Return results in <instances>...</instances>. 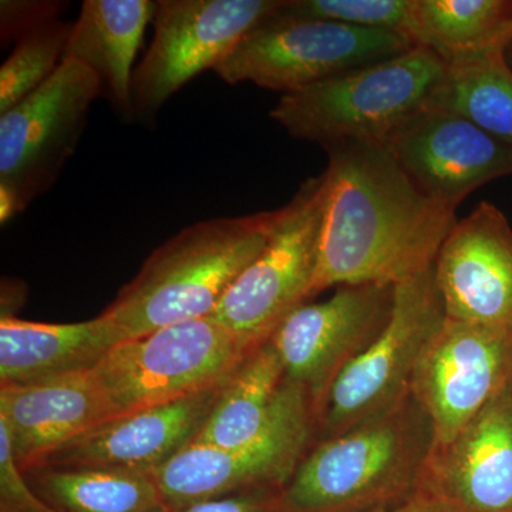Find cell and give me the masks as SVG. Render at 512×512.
Returning <instances> with one entry per match:
<instances>
[{
  "label": "cell",
  "mask_w": 512,
  "mask_h": 512,
  "mask_svg": "<svg viewBox=\"0 0 512 512\" xmlns=\"http://www.w3.org/2000/svg\"><path fill=\"white\" fill-rule=\"evenodd\" d=\"M316 417L308 392L285 382L258 437L234 448L191 443L157 468L165 505H183L224 495L285 488L315 443Z\"/></svg>",
  "instance_id": "cell-9"
},
{
  "label": "cell",
  "mask_w": 512,
  "mask_h": 512,
  "mask_svg": "<svg viewBox=\"0 0 512 512\" xmlns=\"http://www.w3.org/2000/svg\"><path fill=\"white\" fill-rule=\"evenodd\" d=\"M72 26L49 20L18 39L0 69V114L36 92L62 63Z\"/></svg>",
  "instance_id": "cell-25"
},
{
  "label": "cell",
  "mask_w": 512,
  "mask_h": 512,
  "mask_svg": "<svg viewBox=\"0 0 512 512\" xmlns=\"http://www.w3.org/2000/svg\"><path fill=\"white\" fill-rule=\"evenodd\" d=\"M447 63L414 46L383 62L284 94L269 116L299 140L323 148L348 141L386 143L404 121L429 106Z\"/></svg>",
  "instance_id": "cell-4"
},
{
  "label": "cell",
  "mask_w": 512,
  "mask_h": 512,
  "mask_svg": "<svg viewBox=\"0 0 512 512\" xmlns=\"http://www.w3.org/2000/svg\"><path fill=\"white\" fill-rule=\"evenodd\" d=\"M109 419L113 413L93 369L45 382L0 386V421L23 471Z\"/></svg>",
  "instance_id": "cell-18"
},
{
  "label": "cell",
  "mask_w": 512,
  "mask_h": 512,
  "mask_svg": "<svg viewBox=\"0 0 512 512\" xmlns=\"http://www.w3.org/2000/svg\"><path fill=\"white\" fill-rule=\"evenodd\" d=\"M103 315L77 323L0 319V386H20L87 372L123 342Z\"/></svg>",
  "instance_id": "cell-19"
},
{
  "label": "cell",
  "mask_w": 512,
  "mask_h": 512,
  "mask_svg": "<svg viewBox=\"0 0 512 512\" xmlns=\"http://www.w3.org/2000/svg\"><path fill=\"white\" fill-rule=\"evenodd\" d=\"M323 150L329 163L315 295L333 286H394L433 268L456 210L421 194L383 144Z\"/></svg>",
  "instance_id": "cell-1"
},
{
  "label": "cell",
  "mask_w": 512,
  "mask_h": 512,
  "mask_svg": "<svg viewBox=\"0 0 512 512\" xmlns=\"http://www.w3.org/2000/svg\"><path fill=\"white\" fill-rule=\"evenodd\" d=\"M430 200L457 210L471 192L512 177V151L454 111H417L383 144Z\"/></svg>",
  "instance_id": "cell-14"
},
{
  "label": "cell",
  "mask_w": 512,
  "mask_h": 512,
  "mask_svg": "<svg viewBox=\"0 0 512 512\" xmlns=\"http://www.w3.org/2000/svg\"><path fill=\"white\" fill-rule=\"evenodd\" d=\"M284 208L190 225L153 252L101 312L123 339L208 318L261 254Z\"/></svg>",
  "instance_id": "cell-3"
},
{
  "label": "cell",
  "mask_w": 512,
  "mask_h": 512,
  "mask_svg": "<svg viewBox=\"0 0 512 512\" xmlns=\"http://www.w3.org/2000/svg\"><path fill=\"white\" fill-rule=\"evenodd\" d=\"M447 319L512 328V227L483 201L448 232L434 262Z\"/></svg>",
  "instance_id": "cell-16"
},
{
  "label": "cell",
  "mask_w": 512,
  "mask_h": 512,
  "mask_svg": "<svg viewBox=\"0 0 512 512\" xmlns=\"http://www.w3.org/2000/svg\"><path fill=\"white\" fill-rule=\"evenodd\" d=\"M285 383L281 357L265 340L249 350L225 384L217 406L194 443L234 448L259 436Z\"/></svg>",
  "instance_id": "cell-22"
},
{
  "label": "cell",
  "mask_w": 512,
  "mask_h": 512,
  "mask_svg": "<svg viewBox=\"0 0 512 512\" xmlns=\"http://www.w3.org/2000/svg\"><path fill=\"white\" fill-rule=\"evenodd\" d=\"M436 447L430 417L410 396L389 412L315 441L285 485L293 512H367L424 491Z\"/></svg>",
  "instance_id": "cell-2"
},
{
  "label": "cell",
  "mask_w": 512,
  "mask_h": 512,
  "mask_svg": "<svg viewBox=\"0 0 512 512\" xmlns=\"http://www.w3.org/2000/svg\"><path fill=\"white\" fill-rule=\"evenodd\" d=\"M412 8L413 0H288L282 12L404 35Z\"/></svg>",
  "instance_id": "cell-26"
},
{
  "label": "cell",
  "mask_w": 512,
  "mask_h": 512,
  "mask_svg": "<svg viewBox=\"0 0 512 512\" xmlns=\"http://www.w3.org/2000/svg\"><path fill=\"white\" fill-rule=\"evenodd\" d=\"M430 104L467 117L512 151V67L504 49L447 63Z\"/></svg>",
  "instance_id": "cell-24"
},
{
  "label": "cell",
  "mask_w": 512,
  "mask_h": 512,
  "mask_svg": "<svg viewBox=\"0 0 512 512\" xmlns=\"http://www.w3.org/2000/svg\"><path fill=\"white\" fill-rule=\"evenodd\" d=\"M282 5L249 30L215 67L225 83L249 82L295 93L416 46L402 33L288 15Z\"/></svg>",
  "instance_id": "cell-5"
},
{
  "label": "cell",
  "mask_w": 512,
  "mask_h": 512,
  "mask_svg": "<svg viewBox=\"0 0 512 512\" xmlns=\"http://www.w3.org/2000/svg\"><path fill=\"white\" fill-rule=\"evenodd\" d=\"M512 384V328L446 319L421 357L412 396L443 446Z\"/></svg>",
  "instance_id": "cell-13"
},
{
  "label": "cell",
  "mask_w": 512,
  "mask_h": 512,
  "mask_svg": "<svg viewBox=\"0 0 512 512\" xmlns=\"http://www.w3.org/2000/svg\"><path fill=\"white\" fill-rule=\"evenodd\" d=\"M446 319L434 266L394 285L386 328L333 382L316 419L315 441L406 402L421 357Z\"/></svg>",
  "instance_id": "cell-7"
},
{
  "label": "cell",
  "mask_w": 512,
  "mask_h": 512,
  "mask_svg": "<svg viewBox=\"0 0 512 512\" xmlns=\"http://www.w3.org/2000/svg\"><path fill=\"white\" fill-rule=\"evenodd\" d=\"M404 35L446 63L505 50L512 40V0H413Z\"/></svg>",
  "instance_id": "cell-21"
},
{
  "label": "cell",
  "mask_w": 512,
  "mask_h": 512,
  "mask_svg": "<svg viewBox=\"0 0 512 512\" xmlns=\"http://www.w3.org/2000/svg\"><path fill=\"white\" fill-rule=\"evenodd\" d=\"M59 10L52 2H2V37H22L29 30L56 19Z\"/></svg>",
  "instance_id": "cell-29"
},
{
  "label": "cell",
  "mask_w": 512,
  "mask_h": 512,
  "mask_svg": "<svg viewBox=\"0 0 512 512\" xmlns=\"http://www.w3.org/2000/svg\"><path fill=\"white\" fill-rule=\"evenodd\" d=\"M0 512H59L30 487L13 454L12 441L0 421Z\"/></svg>",
  "instance_id": "cell-27"
},
{
  "label": "cell",
  "mask_w": 512,
  "mask_h": 512,
  "mask_svg": "<svg viewBox=\"0 0 512 512\" xmlns=\"http://www.w3.org/2000/svg\"><path fill=\"white\" fill-rule=\"evenodd\" d=\"M156 512H293L286 504L284 488H259L210 498L197 503L163 505Z\"/></svg>",
  "instance_id": "cell-28"
},
{
  "label": "cell",
  "mask_w": 512,
  "mask_h": 512,
  "mask_svg": "<svg viewBox=\"0 0 512 512\" xmlns=\"http://www.w3.org/2000/svg\"><path fill=\"white\" fill-rule=\"evenodd\" d=\"M23 473L36 494L59 512H156L164 505L153 473L70 467Z\"/></svg>",
  "instance_id": "cell-23"
},
{
  "label": "cell",
  "mask_w": 512,
  "mask_h": 512,
  "mask_svg": "<svg viewBox=\"0 0 512 512\" xmlns=\"http://www.w3.org/2000/svg\"><path fill=\"white\" fill-rule=\"evenodd\" d=\"M505 59H507L508 64L512 67V40L508 43L507 47L504 50Z\"/></svg>",
  "instance_id": "cell-31"
},
{
  "label": "cell",
  "mask_w": 512,
  "mask_h": 512,
  "mask_svg": "<svg viewBox=\"0 0 512 512\" xmlns=\"http://www.w3.org/2000/svg\"><path fill=\"white\" fill-rule=\"evenodd\" d=\"M101 79L64 59L36 92L0 114V217L5 224L52 188L73 156Z\"/></svg>",
  "instance_id": "cell-8"
},
{
  "label": "cell",
  "mask_w": 512,
  "mask_h": 512,
  "mask_svg": "<svg viewBox=\"0 0 512 512\" xmlns=\"http://www.w3.org/2000/svg\"><path fill=\"white\" fill-rule=\"evenodd\" d=\"M156 5V35L131 87L133 111L141 119L156 116L184 84L214 70L282 0H161Z\"/></svg>",
  "instance_id": "cell-11"
},
{
  "label": "cell",
  "mask_w": 512,
  "mask_h": 512,
  "mask_svg": "<svg viewBox=\"0 0 512 512\" xmlns=\"http://www.w3.org/2000/svg\"><path fill=\"white\" fill-rule=\"evenodd\" d=\"M424 491L456 512H512V384L434 447Z\"/></svg>",
  "instance_id": "cell-17"
},
{
  "label": "cell",
  "mask_w": 512,
  "mask_h": 512,
  "mask_svg": "<svg viewBox=\"0 0 512 512\" xmlns=\"http://www.w3.org/2000/svg\"><path fill=\"white\" fill-rule=\"evenodd\" d=\"M156 6L148 0H86L64 50L63 60H77L100 77L124 116L134 114L133 63Z\"/></svg>",
  "instance_id": "cell-20"
},
{
  "label": "cell",
  "mask_w": 512,
  "mask_h": 512,
  "mask_svg": "<svg viewBox=\"0 0 512 512\" xmlns=\"http://www.w3.org/2000/svg\"><path fill=\"white\" fill-rule=\"evenodd\" d=\"M394 286H340L326 301L303 303L272 333L285 382L308 392L320 409L340 373L383 332L392 315Z\"/></svg>",
  "instance_id": "cell-12"
},
{
  "label": "cell",
  "mask_w": 512,
  "mask_h": 512,
  "mask_svg": "<svg viewBox=\"0 0 512 512\" xmlns=\"http://www.w3.org/2000/svg\"><path fill=\"white\" fill-rule=\"evenodd\" d=\"M228 379L184 399L103 421L56 447L30 468H110L154 473L194 443Z\"/></svg>",
  "instance_id": "cell-15"
},
{
  "label": "cell",
  "mask_w": 512,
  "mask_h": 512,
  "mask_svg": "<svg viewBox=\"0 0 512 512\" xmlns=\"http://www.w3.org/2000/svg\"><path fill=\"white\" fill-rule=\"evenodd\" d=\"M323 175L308 178L285 205L261 254L229 286L212 313L225 329L255 348L271 338L286 316L315 295Z\"/></svg>",
  "instance_id": "cell-10"
},
{
  "label": "cell",
  "mask_w": 512,
  "mask_h": 512,
  "mask_svg": "<svg viewBox=\"0 0 512 512\" xmlns=\"http://www.w3.org/2000/svg\"><path fill=\"white\" fill-rule=\"evenodd\" d=\"M367 512H456L453 508L434 497L433 494L427 491H421L420 494L414 495L410 500L403 501V503L393 505V507L380 508V510H373Z\"/></svg>",
  "instance_id": "cell-30"
},
{
  "label": "cell",
  "mask_w": 512,
  "mask_h": 512,
  "mask_svg": "<svg viewBox=\"0 0 512 512\" xmlns=\"http://www.w3.org/2000/svg\"><path fill=\"white\" fill-rule=\"evenodd\" d=\"M251 349L208 316L123 340L93 372L117 417L217 386Z\"/></svg>",
  "instance_id": "cell-6"
}]
</instances>
